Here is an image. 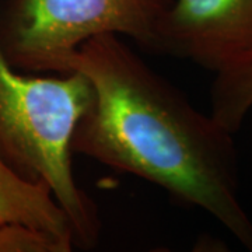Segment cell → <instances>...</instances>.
Segmentation results:
<instances>
[{"label":"cell","instance_id":"obj_1","mask_svg":"<svg viewBox=\"0 0 252 252\" xmlns=\"http://www.w3.org/2000/svg\"><path fill=\"white\" fill-rule=\"evenodd\" d=\"M70 72L87 76L95 93L74 130L73 154L160 187L175 203L215 217L252 251L233 132L195 108L115 34L84 42L67 62Z\"/></svg>","mask_w":252,"mask_h":252},{"label":"cell","instance_id":"obj_2","mask_svg":"<svg viewBox=\"0 0 252 252\" xmlns=\"http://www.w3.org/2000/svg\"><path fill=\"white\" fill-rule=\"evenodd\" d=\"M94 95L83 73L21 72L0 49V156L24 180L51 188L70 221L74 247L83 250L98 244L101 219L74 178L72 139Z\"/></svg>","mask_w":252,"mask_h":252},{"label":"cell","instance_id":"obj_3","mask_svg":"<svg viewBox=\"0 0 252 252\" xmlns=\"http://www.w3.org/2000/svg\"><path fill=\"white\" fill-rule=\"evenodd\" d=\"M162 0H0V49L26 73L66 74L67 62L94 36L132 38L157 51Z\"/></svg>","mask_w":252,"mask_h":252},{"label":"cell","instance_id":"obj_4","mask_svg":"<svg viewBox=\"0 0 252 252\" xmlns=\"http://www.w3.org/2000/svg\"><path fill=\"white\" fill-rule=\"evenodd\" d=\"M156 54L215 76L252 64V0H171L156 28Z\"/></svg>","mask_w":252,"mask_h":252},{"label":"cell","instance_id":"obj_5","mask_svg":"<svg viewBox=\"0 0 252 252\" xmlns=\"http://www.w3.org/2000/svg\"><path fill=\"white\" fill-rule=\"evenodd\" d=\"M24 224L73 241L70 221L45 182L24 180L0 156V224Z\"/></svg>","mask_w":252,"mask_h":252},{"label":"cell","instance_id":"obj_6","mask_svg":"<svg viewBox=\"0 0 252 252\" xmlns=\"http://www.w3.org/2000/svg\"><path fill=\"white\" fill-rule=\"evenodd\" d=\"M210 99V114L235 133L252 108V64L215 76Z\"/></svg>","mask_w":252,"mask_h":252},{"label":"cell","instance_id":"obj_7","mask_svg":"<svg viewBox=\"0 0 252 252\" xmlns=\"http://www.w3.org/2000/svg\"><path fill=\"white\" fill-rule=\"evenodd\" d=\"M74 244L24 224H0V252H70Z\"/></svg>","mask_w":252,"mask_h":252},{"label":"cell","instance_id":"obj_8","mask_svg":"<svg viewBox=\"0 0 252 252\" xmlns=\"http://www.w3.org/2000/svg\"><path fill=\"white\" fill-rule=\"evenodd\" d=\"M162 1H165V3H170L171 0H162Z\"/></svg>","mask_w":252,"mask_h":252}]
</instances>
